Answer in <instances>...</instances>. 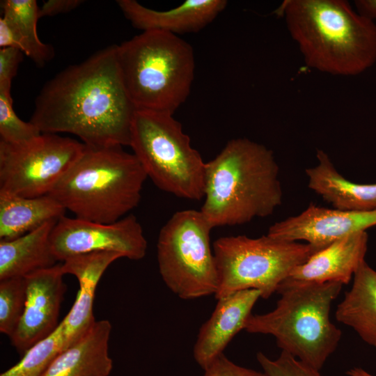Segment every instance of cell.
<instances>
[{
    "label": "cell",
    "instance_id": "6da1fadb",
    "mask_svg": "<svg viewBox=\"0 0 376 376\" xmlns=\"http://www.w3.org/2000/svg\"><path fill=\"white\" fill-rule=\"evenodd\" d=\"M136 110L114 45L48 81L36 98L29 121L41 133H70L88 146H130Z\"/></svg>",
    "mask_w": 376,
    "mask_h": 376
},
{
    "label": "cell",
    "instance_id": "7a4b0ae2",
    "mask_svg": "<svg viewBox=\"0 0 376 376\" xmlns=\"http://www.w3.org/2000/svg\"><path fill=\"white\" fill-rule=\"evenodd\" d=\"M276 13L311 68L354 76L376 62V24L347 1L285 0Z\"/></svg>",
    "mask_w": 376,
    "mask_h": 376
},
{
    "label": "cell",
    "instance_id": "3957f363",
    "mask_svg": "<svg viewBox=\"0 0 376 376\" xmlns=\"http://www.w3.org/2000/svg\"><path fill=\"white\" fill-rule=\"evenodd\" d=\"M279 173L270 149L246 138L232 139L205 162L200 211L212 228L268 217L282 203Z\"/></svg>",
    "mask_w": 376,
    "mask_h": 376
},
{
    "label": "cell",
    "instance_id": "277c9868",
    "mask_svg": "<svg viewBox=\"0 0 376 376\" xmlns=\"http://www.w3.org/2000/svg\"><path fill=\"white\" fill-rule=\"evenodd\" d=\"M147 177L136 156L122 146L85 145L48 195L76 218L113 223L138 205Z\"/></svg>",
    "mask_w": 376,
    "mask_h": 376
},
{
    "label": "cell",
    "instance_id": "5b68a950",
    "mask_svg": "<svg viewBox=\"0 0 376 376\" xmlns=\"http://www.w3.org/2000/svg\"><path fill=\"white\" fill-rule=\"evenodd\" d=\"M342 287L337 282L301 283L286 279L277 289L281 297L275 308L251 314L244 329L273 336L281 351L320 370L341 338L330 311Z\"/></svg>",
    "mask_w": 376,
    "mask_h": 376
},
{
    "label": "cell",
    "instance_id": "8992f818",
    "mask_svg": "<svg viewBox=\"0 0 376 376\" xmlns=\"http://www.w3.org/2000/svg\"><path fill=\"white\" fill-rule=\"evenodd\" d=\"M124 86L136 110L173 115L190 93L195 71L192 47L176 35L142 31L117 45Z\"/></svg>",
    "mask_w": 376,
    "mask_h": 376
},
{
    "label": "cell",
    "instance_id": "52a82bcc",
    "mask_svg": "<svg viewBox=\"0 0 376 376\" xmlns=\"http://www.w3.org/2000/svg\"><path fill=\"white\" fill-rule=\"evenodd\" d=\"M129 146L159 189L182 198H203L205 162L173 115L136 110Z\"/></svg>",
    "mask_w": 376,
    "mask_h": 376
},
{
    "label": "cell",
    "instance_id": "ba28073f",
    "mask_svg": "<svg viewBox=\"0 0 376 376\" xmlns=\"http://www.w3.org/2000/svg\"><path fill=\"white\" fill-rule=\"evenodd\" d=\"M212 247L219 275L217 299L249 289L259 290L267 299L296 267L317 252L307 243L268 235L221 237Z\"/></svg>",
    "mask_w": 376,
    "mask_h": 376
},
{
    "label": "cell",
    "instance_id": "9c48e42d",
    "mask_svg": "<svg viewBox=\"0 0 376 376\" xmlns=\"http://www.w3.org/2000/svg\"><path fill=\"white\" fill-rule=\"evenodd\" d=\"M212 229L200 210H185L173 214L159 231V274L181 299L215 295L218 290V271L210 246Z\"/></svg>",
    "mask_w": 376,
    "mask_h": 376
},
{
    "label": "cell",
    "instance_id": "30bf717a",
    "mask_svg": "<svg viewBox=\"0 0 376 376\" xmlns=\"http://www.w3.org/2000/svg\"><path fill=\"white\" fill-rule=\"evenodd\" d=\"M84 146L57 134L42 133L22 145L0 141V192L25 198L49 194Z\"/></svg>",
    "mask_w": 376,
    "mask_h": 376
},
{
    "label": "cell",
    "instance_id": "8fae6325",
    "mask_svg": "<svg viewBox=\"0 0 376 376\" xmlns=\"http://www.w3.org/2000/svg\"><path fill=\"white\" fill-rule=\"evenodd\" d=\"M49 241L54 257L61 262L74 256L94 252H114L122 258L139 260L147 250L142 227L134 214L109 224L65 215L54 226Z\"/></svg>",
    "mask_w": 376,
    "mask_h": 376
},
{
    "label": "cell",
    "instance_id": "7c38bea8",
    "mask_svg": "<svg viewBox=\"0 0 376 376\" xmlns=\"http://www.w3.org/2000/svg\"><path fill=\"white\" fill-rule=\"evenodd\" d=\"M62 263L25 276L26 299L22 319L10 338L12 345L24 354L58 326L61 304L66 290Z\"/></svg>",
    "mask_w": 376,
    "mask_h": 376
},
{
    "label": "cell",
    "instance_id": "4fadbf2b",
    "mask_svg": "<svg viewBox=\"0 0 376 376\" xmlns=\"http://www.w3.org/2000/svg\"><path fill=\"white\" fill-rule=\"evenodd\" d=\"M376 226V209L342 211L310 204L300 214L272 225L267 235L288 241H305L318 251L348 235Z\"/></svg>",
    "mask_w": 376,
    "mask_h": 376
},
{
    "label": "cell",
    "instance_id": "5bb4252c",
    "mask_svg": "<svg viewBox=\"0 0 376 376\" xmlns=\"http://www.w3.org/2000/svg\"><path fill=\"white\" fill-rule=\"evenodd\" d=\"M120 258L114 252H94L74 256L62 263L64 274L75 276L79 286L72 308L60 322L67 347L81 338L95 323L93 302L97 284L109 266Z\"/></svg>",
    "mask_w": 376,
    "mask_h": 376
},
{
    "label": "cell",
    "instance_id": "9a60e30c",
    "mask_svg": "<svg viewBox=\"0 0 376 376\" xmlns=\"http://www.w3.org/2000/svg\"><path fill=\"white\" fill-rule=\"evenodd\" d=\"M260 297L259 290L249 289L217 299L212 315L200 329L194 347V359L203 370L224 354L229 342L244 329Z\"/></svg>",
    "mask_w": 376,
    "mask_h": 376
},
{
    "label": "cell",
    "instance_id": "2e32d148",
    "mask_svg": "<svg viewBox=\"0 0 376 376\" xmlns=\"http://www.w3.org/2000/svg\"><path fill=\"white\" fill-rule=\"evenodd\" d=\"M117 4L132 25L142 31H157L173 35L199 31L224 10L225 0H186L166 10L146 8L134 0Z\"/></svg>",
    "mask_w": 376,
    "mask_h": 376
},
{
    "label": "cell",
    "instance_id": "e0dca14e",
    "mask_svg": "<svg viewBox=\"0 0 376 376\" xmlns=\"http://www.w3.org/2000/svg\"><path fill=\"white\" fill-rule=\"evenodd\" d=\"M368 241L366 231L336 240L296 267L287 279L301 283L348 284L365 261Z\"/></svg>",
    "mask_w": 376,
    "mask_h": 376
},
{
    "label": "cell",
    "instance_id": "ac0fdd59",
    "mask_svg": "<svg viewBox=\"0 0 376 376\" xmlns=\"http://www.w3.org/2000/svg\"><path fill=\"white\" fill-rule=\"evenodd\" d=\"M109 321H96L81 338L61 352L40 376H109Z\"/></svg>",
    "mask_w": 376,
    "mask_h": 376
},
{
    "label": "cell",
    "instance_id": "d6986e66",
    "mask_svg": "<svg viewBox=\"0 0 376 376\" xmlns=\"http://www.w3.org/2000/svg\"><path fill=\"white\" fill-rule=\"evenodd\" d=\"M318 165L306 169L308 187L342 211L376 209V183L357 184L340 174L328 155L317 150Z\"/></svg>",
    "mask_w": 376,
    "mask_h": 376
},
{
    "label": "cell",
    "instance_id": "ffe728a7",
    "mask_svg": "<svg viewBox=\"0 0 376 376\" xmlns=\"http://www.w3.org/2000/svg\"><path fill=\"white\" fill-rule=\"evenodd\" d=\"M57 221H47L15 239L0 240V280L25 276L57 264L49 241Z\"/></svg>",
    "mask_w": 376,
    "mask_h": 376
},
{
    "label": "cell",
    "instance_id": "44dd1931",
    "mask_svg": "<svg viewBox=\"0 0 376 376\" xmlns=\"http://www.w3.org/2000/svg\"><path fill=\"white\" fill-rule=\"evenodd\" d=\"M336 320L376 348V271L364 261L336 311Z\"/></svg>",
    "mask_w": 376,
    "mask_h": 376
},
{
    "label": "cell",
    "instance_id": "7402d4cb",
    "mask_svg": "<svg viewBox=\"0 0 376 376\" xmlns=\"http://www.w3.org/2000/svg\"><path fill=\"white\" fill-rule=\"evenodd\" d=\"M65 212L48 194L25 198L0 192V240L22 236L47 221L58 220Z\"/></svg>",
    "mask_w": 376,
    "mask_h": 376
},
{
    "label": "cell",
    "instance_id": "603a6c76",
    "mask_svg": "<svg viewBox=\"0 0 376 376\" xmlns=\"http://www.w3.org/2000/svg\"><path fill=\"white\" fill-rule=\"evenodd\" d=\"M3 18L10 25L16 38L17 47L36 65L43 66L54 58L52 46L43 43L37 33L39 7L35 0L1 1Z\"/></svg>",
    "mask_w": 376,
    "mask_h": 376
},
{
    "label": "cell",
    "instance_id": "cb8c5ba5",
    "mask_svg": "<svg viewBox=\"0 0 376 376\" xmlns=\"http://www.w3.org/2000/svg\"><path fill=\"white\" fill-rule=\"evenodd\" d=\"M67 347L61 324L47 337L29 348L22 358L0 376H40Z\"/></svg>",
    "mask_w": 376,
    "mask_h": 376
},
{
    "label": "cell",
    "instance_id": "d4e9b609",
    "mask_svg": "<svg viewBox=\"0 0 376 376\" xmlns=\"http://www.w3.org/2000/svg\"><path fill=\"white\" fill-rule=\"evenodd\" d=\"M26 299L24 276L0 280V331L9 338L15 331L24 313Z\"/></svg>",
    "mask_w": 376,
    "mask_h": 376
},
{
    "label": "cell",
    "instance_id": "484cf974",
    "mask_svg": "<svg viewBox=\"0 0 376 376\" xmlns=\"http://www.w3.org/2000/svg\"><path fill=\"white\" fill-rule=\"evenodd\" d=\"M13 102L10 91L0 89V141L11 145H22L42 133L30 121L25 122L17 116Z\"/></svg>",
    "mask_w": 376,
    "mask_h": 376
},
{
    "label": "cell",
    "instance_id": "4316f807",
    "mask_svg": "<svg viewBox=\"0 0 376 376\" xmlns=\"http://www.w3.org/2000/svg\"><path fill=\"white\" fill-rule=\"evenodd\" d=\"M256 359L267 376H322L320 370L284 351L275 359L259 352Z\"/></svg>",
    "mask_w": 376,
    "mask_h": 376
},
{
    "label": "cell",
    "instance_id": "83f0119b",
    "mask_svg": "<svg viewBox=\"0 0 376 376\" xmlns=\"http://www.w3.org/2000/svg\"><path fill=\"white\" fill-rule=\"evenodd\" d=\"M23 54L15 47L0 49V89L10 91L12 80L23 59Z\"/></svg>",
    "mask_w": 376,
    "mask_h": 376
},
{
    "label": "cell",
    "instance_id": "f1b7e54d",
    "mask_svg": "<svg viewBox=\"0 0 376 376\" xmlns=\"http://www.w3.org/2000/svg\"><path fill=\"white\" fill-rule=\"evenodd\" d=\"M203 376H267L263 371L238 366L224 354L215 359L205 369Z\"/></svg>",
    "mask_w": 376,
    "mask_h": 376
},
{
    "label": "cell",
    "instance_id": "f546056e",
    "mask_svg": "<svg viewBox=\"0 0 376 376\" xmlns=\"http://www.w3.org/2000/svg\"><path fill=\"white\" fill-rule=\"evenodd\" d=\"M83 2L82 0H48L39 7V18L70 12Z\"/></svg>",
    "mask_w": 376,
    "mask_h": 376
},
{
    "label": "cell",
    "instance_id": "4dcf8cb0",
    "mask_svg": "<svg viewBox=\"0 0 376 376\" xmlns=\"http://www.w3.org/2000/svg\"><path fill=\"white\" fill-rule=\"evenodd\" d=\"M354 6L360 14L376 19V0H357L354 1Z\"/></svg>",
    "mask_w": 376,
    "mask_h": 376
},
{
    "label": "cell",
    "instance_id": "1f68e13d",
    "mask_svg": "<svg viewBox=\"0 0 376 376\" xmlns=\"http://www.w3.org/2000/svg\"><path fill=\"white\" fill-rule=\"evenodd\" d=\"M348 376H376L360 367H354L347 371Z\"/></svg>",
    "mask_w": 376,
    "mask_h": 376
}]
</instances>
